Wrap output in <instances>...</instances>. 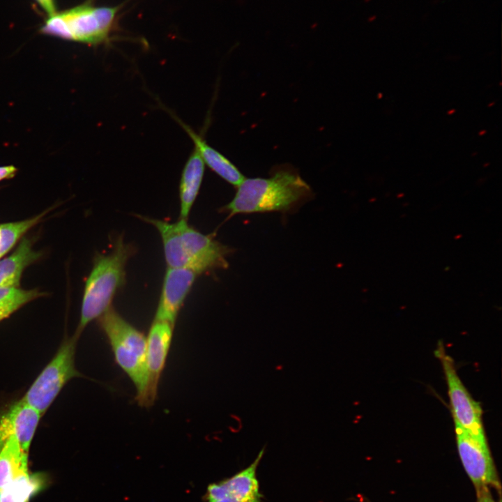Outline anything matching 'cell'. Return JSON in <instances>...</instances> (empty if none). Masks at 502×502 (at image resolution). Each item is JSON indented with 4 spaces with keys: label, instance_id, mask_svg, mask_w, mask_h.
<instances>
[{
    "label": "cell",
    "instance_id": "obj_6",
    "mask_svg": "<svg viewBox=\"0 0 502 502\" xmlns=\"http://www.w3.org/2000/svg\"><path fill=\"white\" fill-rule=\"evenodd\" d=\"M121 8L122 5L95 6L86 3L62 13L69 40L94 45L109 43Z\"/></svg>",
    "mask_w": 502,
    "mask_h": 502
},
{
    "label": "cell",
    "instance_id": "obj_25",
    "mask_svg": "<svg viewBox=\"0 0 502 502\" xmlns=\"http://www.w3.org/2000/svg\"><path fill=\"white\" fill-rule=\"evenodd\" d=\"M208 502H238V501H237L236 500H235L234 499H233L230 496H225L221 497L220 499H215L213 501H208Z\"/></svg>",
    "mask_w": 502,
    "mask_h": 502
},
{
    "label": "cell",
    "instance_id": "obj_24",
    "mask_svg": "<svg viewBox=\"0 0 502 502\" xmlns=\"http://www.w3.org/2000/svg\"><path fill=\"white\" fill-rule=\"evenodd\" d=\"M43 8L52 16L55 15V8L53 0H37Z\"/></svg>",
    "mask_w": 502,
    "mask_h": 502
},
{
    "label": "cell",
    "instance_id": "obj_5",
    "mask_svg": "<svg viewBox=\"0 0 502 502\" xmlns=\"http://www.w3.org/2000/svg\"><path fill=\"white\" fill-rule=\"evenodd\" d=\"M78 337L75 334L62 342L54 358L40 373L22 398L41 414L49 408L69 380L81 376L75 365Z\"/></svg>",
    "mask_w": 502,
    "mask_h": 502
},
{
    "label": "cell",
    "instance_id": "obj_16",
    "mask_svg": "<svg viewBox=\"0 0 502 502\" xmlns=\"http://www.w3.org/2000/svg\"><path fill=\"white\" fill-rule=\"evenodd\" d=\"M28 467V453L23 452L15 436L8 438L0 452V489Z\"/></svg>",
    "mask_w": 502,
    "mask_h": 502
},
{
    "label": "cell",
    "instance_id": "obj_19",
    "mask_svg": "<svg viewBox=\"0 0 502 502\" xmlns=\"http://www.w3.org/2000/svg\"><path fill=\"white\" fill-rule=\"evenodd\" d=\"M44 294L36 289H23L17 287L0 288V321L8 318L29 302Z\"/></svg>",
    "mask_w": 502,
    "mask_h": 502
},
{
    "label": "cell",
    "instance_id": "obj_7",
    "mask_svg": "<svg viewBox=\"0 0 502 502\" xmlns=\"http://www.w3.org/2000/svg\"><path fill=\"white\" fill-rule=\"evenodd\" d=\"M455 431L459 459L475 489L493 487L501 498V482L486 437L476 436L456 423Z\"/></svg>",
    "mask_w": 502,
    "mask_h": 502
},
{
    "label": "cell",
    "instance_id": "obj_18",
    "mask_svg": "<svg viewBox=\"0 0 502 502\" xmlns=\"http://www.w3.org/2000/svg\"><path fill=\"white\" fill-rule=\"evenodd\" d=\"M44 211L31 218L0 224V259L7 254L29 229L46 215Z\"/></svg>",
    "mask_w": 502,
    "mask_h": 502
},
{
    "label": "cell",
    "instance_id": "obj_12",
    "mask_svg": "<svg viewBox=\"0 0 502 502\" xmlns=\"http://www.w3.org/2000/svg\"><path fill=\"white\" fill-rule=\"evenodd\" d=\"M173 116L192 139L195 149L198 151L204 162L222 178L236 187L238 186L245 177L237 167L220 152L208 145L201 135L195 132L176 116Z\"/></svg>",
    "mask_w": 502,
    "mask_h": 502
},
{
    "label": "cell",
    "instance_id": "obj_20",
    "mask_svg": "<svg viewBox=\"0 0 502 502\" xmlns=\"http://www.w3.org/2000/svg\"><path fill=\"white\" fill-rule=\"evenodd\" d=\"M42 31L43 33L69 40L68 26L62 13L50 16Z\"/></svg>",
    "mask_w": 502,
    "mask_h": 502
},
{
    "label": "cell",
    "instance_id": "obj_8",
    "mask_svg": "<svg viewBox=\"0 0 502 502\" xmlns=\"http://www.w3.org/2000/svg\"><path fill=\"white\" fill-rule=\"evenodd\" d=\"M434 353L441 363L446 376L454 423L476 436L486 437L480 406L464 386L457 373L452 358L446 352L441 342Z\"/></svg>",
    "mask_w": 502,
    "mask_h": 502
},
{
    "label": "cell",
    "instance_id": "obj_23",
    "mask_svg": "<svg viewBox=\"0 0 502 502\" xmlns=\"http://www.w3.org/2000/svg\"><path fill=\"white\" fill-rule=\"evenodd\" d=\"M16 171V168L13 166L0 167V181L12 178Z\"/></svg>",
    "mask_w": 502,
    "mask_h": 502
},
{
    "label": "cell",
    "instance_id": "obj_26",
    "mask_svg": "<svg viewBox=\"0 0 502 502\" xmlns=\"http://www.w3.org/2000/svg\"><path fill=\"white\" fill-rule=\"evenodd\" d=\"M376 19V15H372V16L369 17V18L367 19V20H368L370 22H374Z\"/></svg>",
    "mask_w": 502,
    "mask_h": 502
},
{
    "label": "cell",
    "instance_id": "obj_21",
    "mask_svg": "<svg viewBox=\"0 0 502 502\" xmlns=\"http://www.w3.org/2000/svg\"><path fill=\"white\" fill-rule=\"evenodd\" d=\"M11 434L10 423L5 413L0 416V452Z\"/></svg>",
    "mask_w": 502,
    "mask_h": 502
},
{
    "label": "cell",
    "instance_id": "obj_10",
    "mask_svg": "<svg viewBox=\"0 0 502 502\" xmlns=\"http://www.w3.org/2000/svg\"><path fill=\"white\" fill-rule=\"evenodd\" d=\"M188 268H169L165 275L155 319L175 324L180 309L197 277Z\"/></svg>",
    "mask_w": 502,
    "mask_h": 502
},
{
    "label": "cell",
    "instance_id": "obj_14",
    "mask_svg": "<svg viewBox=\"0 0 502 502\" xmlns=\"http://www.w3.org/2000/svg\"><path fill=\"white\" fill-rule=\"evenodd\" d=\"M40 257L31 241L23 238L9 256L0 259V288L19 287L24 270Z\"/></svg>",
    "mask_w": 502,
    "mask_h": 502
},
{
    "label": "cell",
    "instance_id": "obj_1",
    "mask_svg": "<svg viewBox=\"0 0 502 502\" xmlns=\"http://www.w3.org/2000/svg\"><path fill=\"white\" fill-rule=\"evenodd\" d=\"M153 225L162 238L165 258L169 268H188L199 275L228 266L229 248L205 235L180 218L176 222L139 216Z\"/></svg>",
    "mask_w": 502,
    "mask_h": 502
},
{
    "label": "cell",
    "instance_id": "obj_11",
    "mask_svg": "<svg viewBox=\"0 0 502 502\" xmlns=\"http://www.w3.org/2000/svg\"><path fill=\"white\" fill-rule=\"evenodd\" d=\"M265 448L259 452L254 462L231 477L208 485L206 501L230 496L238 502H262L257 478V470L263 457Z\"/></svg>",
    "mask_w": 502,
    "mask_h": 502
},
{
    "label": "cell",
    "instance_id": "obj_9",
    "mask_svg": "<svg viewBox=\"0 0 502 502\" xmlns=\"http://www.w3.org/2000/svg\"><path fill=\"white\" fill-rule=\"evenodd\" d=\"M174 325L154 319L146 337L148 388L145 407L155 401L158 386L171 346Z\"/></svg>",
    "mask_w": 502,
    "mask_h": 502
},
{
    "label": "cell",
    "instance_id": "obj_4",
    "mask_svg": "<svg viewBox=\"0 0 502 502\" xmlns=\"http://www.w3.org/2000/svg\"><path fill=\"white\" fill-rule=\"evenodd\" d=\"M116 364L136 388V400L145 406L148 388L146 337L112 307L98 318Z\"/></svg>",
    "mask_w": 502,
    "mask_h": 502
},
{
    "label": "cell",
    "instance_id": "obj_22",
    "mask_svg": "<svg viewBox=\"0 0 502 502\" xmlns=\"http://www.w3.org/2000/svg\"><path fill=\"white\" fill-rule=\"evenodd\" d=\"M476 502H496L489 491V487L485 486L476 489Z\"/></svg>",
    "mask_w": 502,
    "mask_h": 502
},
{
    "label": "cell",
    "instance_id": "obj_28",
    "mask_svg": "<svg viewBox=\"0 0 502 502\" xmlns=\"http://www.w3.org/2000/svg\"><path fill=\"white\" fill-rule=\"evenodd\" d=\"M370 1H371V0H364V2H365V3H368V2H370Z\"/></svg>",
    "mask_w": 502,
    "mask_h": 502
},
{
    "label": "cell",
    "instance_id": "obj_13",
    "mask_svg": "<svg viewBox=\"0 0 502 502\" xmlns=\"http://www.w3.org/2000/svg\"><path fill=\"white\" fill-rule=\"evenodd\" d=\"M12 434L21 450L28 453L41 413L22 399L6 412Z\"/></svg>",
    "mask_w": 502,
    "mask_h": 502
},
{
    "label": "cell",
    "instance_id": "obj_15",
    "mask_svg": "<svg viewBox=\"0 0 502 502\" xmlns=\"http://www.w3.org/2000/svg\"><path fill=\"white\" fill-rule=\"evenodd\" d=\"M204 173V162L195 149L182 172L180 185V218L187 220L199 191Z\"/></svg>",
    "mask_w": 502,
    "mask_h": 502
},
{
    "label": "cell",
    "instance_id": "obj_27",
    "mask_svg": "<svg viewBox=\"0 0 502 502\" xmlns=\"http://www.w3.org/2000/svg\"><path fill=\"white\" fill-rule=\"evenodd\" d=\"M439 1V0H433L432 4H436Z\"/></svg>",
    "mask_w": 502,
    "mask_h": 502
},
{
    "label": "cell",
    "instance_id": "obj_17",
    "mask_svg": "<svg viewBox=\"0 0 502 502\" xmlns=\"http://www.w3.org/2000/svg\"><path fill=\"white\" fill-rule=\"evenodd\" d=\"M39 475L30 476L24 469L8 485L0 489V502H28L44 485Z\"/></svg>",
    "mask_w": 502,
    "mask_h": 502
},
{
    "label": "cell",
    "instance_id": "obj_3",
    "mask_svg": "<svg viewBox=\"0 0 502 502\" xmlns=\"http://www.w3.org/2000/svg\"><path fill=\"white\" fill-rule=\"evenodd\" d=\"M136 252L134 245L117 238L112 250L96 256L86 281L80 319L75 335L79 336L88 324L98 319L112 306L117 291L124 284L126 266Z\"/></svg>",
    "mask_w": 502,
    "mask_h": 502
},
{
    "label": "cell",
    "instance_id": "obj_2",
    "mask_svg": "<svg viewBox=\"0 0 502 502\" xmlns=\"http://www.w3.org/2000/svg\"><path fill=\"white\" fill-rule=\"evenodd\" d=\"M312 195L310 186L291 167H279L270 178H245L225 208L231 215L289 211Z\"/></svg>",
    "mask_w": 502,
    "mask_h": 502
}]
</instances>
